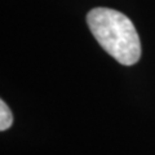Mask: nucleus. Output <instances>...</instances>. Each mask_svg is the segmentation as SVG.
Instances as JSON below:
<instances>
[{
  "label": "nucleus",
  "mask_w": 155,
  "mask_h": 155,
  "mask_svg": "<svg viewBox=\"0 0 155 155\" xmlns=\"http://www.w3.org/2000/svg\"><path fill=\"white\" fill-rule=\"evenodd\" d=\"M87 23L98 44L124 66H132L141 58V41L132 21L122 12L110 8H93Z\"/></svg>",
  "instance_id": "nucleus-1"
},
{
  "label": "nucleus",
  "mask_w": 155,
  "mask_h": 155,
  "mask_svg": "<svg viewBox=\"0 0 155 155\" xmlns=\"http://www.w3.org/2000/svg\"><path fill=\"white\" fill-rule=\"evenodd\" d=\"M13 123V114L9 110L8 105L2 100L0 101V130H7Z\"/></svg>",
  "instance_id": "nucleus-2"
}]
</instances>
